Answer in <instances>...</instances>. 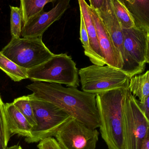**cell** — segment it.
Masks as SVG:
<instances>
[{
  "label": "cell",
  "instance_id": "22",
  "mask_svg": "<svg viewBox=\"0 0 149 149\" xmlns=\"http://www.w3.org/2000/svg\"><path fill=\"white\" fill-rule=\"evenodd\" d=\"M3 104L0 96V138L3 142L4 147L6 148L11 135L6 125L3 111Z\"/></svg>",
  "mask_w": 149,
  "mask_h": 149
},
{
  "label": "cell",
  "instance_id": "30",
  "mask_svg": "<svg viewBox=\"0 0 149 149\" xmlns=\"http://www.w3.org/2000/svg\"><path fill=\"white\" fill-rule=\"evenodd\" d=\"M6 148L4 147V144L2 141L1 139L0 138V149H5Z\"/></svg>",
  "mask_w": 149,
  "mask_h": 149
},
{
  "label": "cell",
  "instance_id": "23",
  "mask_svg": "<svg viewBox=\"0 0 149 149\" xmlns=\"http://www.w3.org/2000/svg\"><path fill=\"white\" fill-rule=\"evenodd\" d=\"M80 39L82 44V47L84 49V54L89 58L90 55L89 38L83 16L81 13Z\"/></svg>",
  "mask_w": 149,
  "mask_h": 149
},
{
  "label": "cell",
  "instance_id": "20",
  "mask_svg": "<svg viewBox=\"0 0 149 149\" xmlns=\"http://www.w3.org/2000/svg\"><path fill=\"white\" fill-rule=\"evenodd\" d=\"M13 104L26 117L33 128L37 126L36 120L34 115L33 108L29 95H24L15 99Z\"/></svg>",
  "mask_w": 149,
  "mask_h": 149
},
{
  "label": "cell",
  "instance_id": "6",
  "mask_svg": "<svg viewBox=\"0 0 149 149\" xmlns=\"http://www.w3.org/2000/svg\"><path fill=\"white\" fill-rule=\"evenodd\" d=\"M29 96L37 124L32 128L31 136L25 138V141L39 142L55 136L60 127L71 116L51 102L36 99L31 95Z\"/></svg>",
  "mask_w": 149,
  "mask_h": 149
},
{
  "label": "cell",
  "instance_id": "26",
  "mask_svg": "<svg viewBox=\"0 0 149 149\" xmlns=\"http://www.w3.org/2000/svg\"><path fill=\"white\" fill-rule=\"evenodd\" d=\"M138 103L141 109L149 122V95L144 103H141L138 100Z\"/></svg>",
  "mask_w": 149,
  "mask_h": 149
},
{
  "label": "cell",
  "instance_id": "21",
  "mask_svg": "<svg viewBox=\"0 0 149 149\" xmlns=\"http://www.w3.org/2000/svg\"><path fill=\"white\" fill-rule=\"evenodd\" d=\"M10 32L12 38H20L23 21L20 7L10 6Z\"/></svg>",
  "mask_w": 149,
  "mask_h": 149
},
{
  "label": "cell",
  "instance_id": "1",
  "mask_svg": "<svg viewBox=\"0 0 149 149\" xmlns=\"http://www.w3.org/2000/svg\"><path fill=\"white\" fill-rule=\"evenodd\" d=\"M26 88L32 91V97L53 103L88 127H100L96 95L80 91L77 88L41 81H34Z\"/></svg>",
  "mask_w": 149,
  "mask_h": 149
},
{
  "label": "cell",
  "instance_id": "2",
  "mask_svg": "<svg viewBox=\"0 0 149 149\" xmlns=\"http://www.w3.org/2000/svg\"><path fill=\"white\" fill-rule=\"evenodd\" d=\"M126 89L118 88L96 95L100 132L109 149H126L123 110Z\"/></svg>",
  "mask_w": 149,
  "mask_h": 149
},
{
  "label": "cell",
  "instance_id": "27",
  "mask_svg": "<svg viewBox=\"0 0 149 149\" xmlns=\"http://www.w3.org/2000/svg\"><path fill=\"white\" fill-rule=\"evenodd\" d=\"M145 58L147 63L149 65V32H147V47H146Z\"/></svg>",
  "mask_w": 149,
  "mask_h": 149
},
{
  "label": "cell",
  "instance_id": "17",
  "mask_svg": "<svg viewBox=\"0 0 149 149\" xmlns=\"http://www.w3.org/2000/svg\"><path fill=\"white\" fill-rule=\"evenodd\" d=\"M0 69L15 81H19L28 79L27 69L15 63L4 56L1 52H0Z\"/></svg>",
  "mask_w": 149,
  "mask_h": 149
},
{
  "label": "cell",
  "instance_id": "19",
  "mask_svg": "<svg viewBox=\"0 0 149 149\" xmlns=\"http://www.w3.org/2000/svg\"><path fill=\"white\" fill-rule=\"evenodd\" d=\"M113 9L123 29L135 28L134 20L120 0H111Z\"/></svg>",
  "mask_w": 149,
  "mask_h": 149
},
{
  "label": "cell",
  "instance_id": "8",
  "mask_svg": "<svg viewBox=\"0 0 149 149\" xmlns=\"http://www.w3.org/2000/svg\"><path fill=\"white\" fill-rule=\"evenodd\" d=\"M124 58L122 70L131 78L145 70L147 32L137 28L123 29Z\"/></svg>",
  "mask_w": 149,
  "mask_h": 149
},
{
  "label": "cell",
  "instance_id": "24",
  "mask_svg": "<svg viewBox=\"0 0 149 149\" xmlns=\"http://www.w3.org/2000/svg\"><path fill=\"white\" fill-rule=\"evenodd\" d=\"M37 147L38 149H63L57 140L52 137L45 138L40 141Z\"/></svg>",
  "mask_w": 149,
  "mask_h": 149
},
{
  "label": "cell",
  "instance_id": "10",
  "mask_svg": "<svg viewBox=\"0 0 149 149\" xmlns=\"http://www.w3.org/2000/svg\"><path fill=\"white\" fill-rule=\"evenodd\" d=\"M71 0H59L57 4L49 11L43 10L23 25L21 36L23 38L42 37L48 28L59 20L70 8Z\"/></svg>",
  "mask_w": 149,
  "mask_h": 149
},
{
  "label": "cell",
  "instance_id": "29",
  "mask_svg": "<svg viewBox=\"0 0 149 149\" xmlns=\"http://www.w3.org/2000/svg\"><path fill=\"white\" fill-rule=\"evenodd\" d=\"M5 149H22L20 145H15L10 147H7Z\"/></svg>",
  "mask_w": 149,
  "mask_h": 149
},
{
  "label": "cell",
  "instance_id": "12",
  "mask_svg": "<svg viewBox=\"0 0 149 149\" xmlns=\"http://www.w3.org/2000/svg\"><path fill=\"white\" fill-rule=\"evenodd\" d=\"M78 1L80 13L83 16L89 38L90 55L88 58L93 64L104 66L106 65V61L100 47L96 28L89 9V5L85 0Z\"/></svg>",
  "mask_w": 149,
  "mask_h": 149
},
{
  "label": "cell",
  "instance_id": "9",
  "mask_svg": "<svg viewBox=\"0 0 149 149\" xmlns=\"http://www.w3.org/2000/svg\"><path fill=\"white\" fill-rule=\"evenodd\" d=\"M100 133L70 117L58 130L56 140L63 149H95Z\"/></svg>",
  "mask_w": 149,
  "mask_h": 149
},
{
  "label": "cell",
  "instance_id": "13",
  "mask_svg": "<svg viewBox=\"0 0 149 149\" xmlns=\"http://www.w3.org/2000/svg\"><path fill=\"white\" fill-rule=\"evenodd\" d=\"M3 111L7 128L10 135L17 134L25 138L31 136L33 127L13 102L3 104Z\"/></svg>",
  "mask_w": 149,
  "mask_h": 149
},
{
  "label": "cell",
  "instance_id": "28",
  "mask_svg": "<svg viewBox=\"0 0 149 149\" xmlns=\"http://www.w3.org/2000/svg\"><path fill=\"white\" fill-rule=\"evenodd\" d=\"M141 149H149V128L143 141Z\"/></svg>",
  "mask_w": 149,
  "mask_h": 149
},
{
  "label": "cell",
  "instance_id": "3",
  "mask_svg": "<svg viewBox=\"0 0 149 149\" xmlns=\"http://www.w3.org/2000/svg\"><path fill=\"white\" fill-rule=\"evenodd\" d=\"M27 73L28 79L33 81L64 84L72 87L79 86L76 64L66 53L54 54L43 63L27 70Z\"/></svg>",
  "mask_w": 149,
  "mask_h": 149
},
{
  "label": "cell",
  "instance_id": "15",
  "mask_svg": "<svg viewBox=\"0 0 149 149\" xmlns=\"http://www.w3.org/2000/svg\"><path fill=\"white\" fill-rule=\"evenodd\" d=\"M131 15L136 28L149 32V0H120Z\"/></svg>",
  "mask_w": 149,
  "mask_h": 149
},
{
  "label": "cell",
  "instance_id": "25",
  "mask_svg": "<svg viewBox=\"0 0 149 149\" xmlns=\"http://www.w3.org/2000/svg\"><path fill=\"white\" fill-rule=\"evenodd\" d=\"M90 6L95 11H106L112 6L111 0H89Z\"/></svg>",
  "mask_w": 149,
  "mask_h": 149
},
{
  "label": "cell",
  "instance_id": "14",
  "mask_svg": "<svg viewBox=\"0 0 149 149\" xmlns=\"http://www.w3.org/2000/svg\"><path fill=\"white\" fill-rule=\"evenodd\" d=\"M96 12L109 33L115 45L120 54L123 62V29L116 15L112 4L111 7L106 11Z\"/></svg>",
  "mask_w": 149,
  "mask_h": 149
},
{
  "label": "cell",
  "instance_id": "5",
  "mask_svg": "<svg viewBox=\"0 0 149 149\" xmlns=\"http://www.w3.org/2000/svg\"><path fill=\"white\" fill-rule=\"evenodd\" d=\"M1 52L15 63L27 70L43 63L54 55L42 41V37L12 38Z\"/></svg>",
  "mask_w": 149,
  "mask_h": 149
},
{
  "label": "cell",
  "instance_id": "16",
  "mask_svg": "<svg viewBox=\"0 0 149 149\" xmlns=\"http://www.w3.org/2000/svg\"><path fill=\"white\" fill-rule=\"evenodd\" d=\"M128 89L141 103H144L149 95V70L144 74L133 76L130 80Z\"/></svg>",
  "mask_w": 149,
  "mask_h": 149
},
{
  "label": "cell",
  "instance_id": "18",
  "mask_svg": "<svg viewBox=\"0 0 149 149\" xmlns=\"http://www.w3.org/2000/svg\"><path fill=\"white\" fill-rule=\"evenodd\" d=\"M56 0H20V7L23 15V24L43 10L45 6L49 3Z\"/></svg>",
  "mask_w": 149,
  "mask_h": 149
},
{
  "label": "cell",
  "instance_id": "11",
  "mask_svg": "<svg viewBox=\"0 0 149 149\" xmlns=\"http://www.w3.org/2000/svg\"><path fill=\"white\" fill-rule=\"evenodd\" d=\"M89 9L96 28L99 44L106 65L122 70L123 62L120 54L97 12L90 6Z\"/></svg>",
  "mask_w": 149,
  "mask_h": 149
},
{
  "label": "cell",
  "instance_id": "7",
  "mask_svg": "<svg viewBox=\"0 0 149 149\" xmlns=\"http://www.w3.org/2000/svg\"><path fill=\"white\" fill-rule=\"evenodd\" d=\"M126 149H141L149 128V122L137 100L125 90L123 102Z\"/></svg>",
  "mask_w": 149,
  "mask_h": 149
},
{
  "label": "cell",
  "instance_id": "4",
  "mask_svg": "<svg viewBox=\"0 0 149 149\" xmlns=\"http://www.w3.org/2000/svg\"><path fill=\"white\" fill-rule=\"evenodd\" d=\"M79 75L84 92L97 95L118 88H128L131 77L121 69L93 64L81 68Z\"/></svg>",
  "mask_w": 149,
  "mask_h": 149
}]
</instances>
